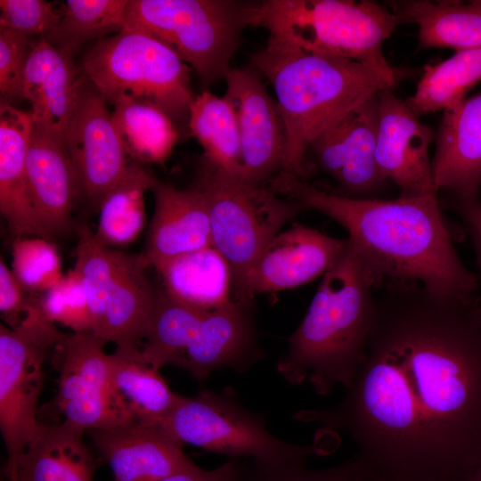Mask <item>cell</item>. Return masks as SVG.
<instances>
[{"label":"cell","mask_w":481,"mask_h":481,"mask_svg":"<svg viewBox=\"0 0 481 481\" xmlns=\"http://www.w3.org/2000/svg\"><path fill=\"white\" fill-rule=\"evenodd\" d=\"M195 187L207 204L213 247L231 266L235 300L246 303L252 266L267 243L304 208L269 186L248 183L205 159Z\"/></svg>","instance_id":"obj_6"},{"label":"cell","mask_w":481,"mask_h":481,"mask_svg":"<svg viewBox=\"0 0 481 481\" xmlns=\"http://www.w3.org/2000/svg\"><path fill=\"white\" fill-rule=\"evenodd\" d=\"M12 256V272L28 294L41 295L63 277L61 257L50 240L13 239Z\"/></svg>","instance_id":"obj_35"},{"label":"cell","mask_w":481,"mask_h":481,"mask_svg":"<svg viewBox=\"0 0 481 481\" xmlns=\"http://www.w3.org/2000/svg\"><path fill=\"white\" fill-rule=\"evenodd\" d=\"M26 168L31 204L44 230L52 239L69 232L80 187L67 147L33 125Z\"/></svg>","instance_id":"obj_22"},{"label":"cell","mask_w":481,"mask_h":481,"mask_svg":"<svg viewBox=\"0 0 481 481\" xmlns=\"http://www.w3.org/2000/svg\"><path fill=\"white\" fill-rule=\"evenodd\" d=\"M33 121L29 112L0 104V210L13 239L37 236L52 240L31 204L26 159Z\"/></svg>","instance_id":"obj_24"},{"label":"cell","mask_w":481,"mask_h":481,"mask_svg":"<svg viewBox=\"0 0 481 481\" xmlns=\"http://www.w3.org/2000/svg\"><path fill=\"white\" fill-rule=\"evenodd\" d=\"M306 459V456H295L253 461L250 481H368L355 457L322 470L307 469Z\"/></svg>","instance_id":"obj_37"},{"label":"cell","mask_w":481,"mask_h":481,"mask_svg":"<svg viewBox=\"0 0 481 481\" xmlns=\"http://www.w3.org/2000/svg\"><path fill=\"white\" fill-rule=\"evenodd\" d=\"M242 468L238 459H231L220 467L205 470L198 467L154 481H240Z\"/></svg>","instance_id":"obj_42"},{"label":"cell","mask_w":481,"mask_h":481,"mask_svg":"<svg viewBox=\"0 0 481 481\" xmlns=\"http://www.w3.org/2000/svg\"><path fill=\"white\" fill-rule=\"evenodd\" d=\"M156 271L162 289L191 306L212 311L235 300L231 266L213 246L175 257Z\"/></svg>","instance_id":"obj_28"},{"label":"cell","mask_w":481,"mask_h":481,"mask_svg":"<svg viewBox=\"0 0 481 481\" xmlns=\"http://www.w3.org/2000/svg\"><path fill=\"white\" fill-rule=\"evenodd\" d=\"M250 7L232 0H128L125 27L165 42L208 86L232 69Z\"/></svg>","instance_id":"obj_8"},{"label":"cell","mask_w":481,"mask_h":481,"mask_svg":"<svg viewBox=\"0 0 481 481\" xmlns=\"http://www.w3.org/2000/svg\"><path fill=\"white\" fill-rule=\"evenodd\" d=\"M338 262L322 276L307 313L289 338L277 365L289 383L307 380L315 393L347 389L363 360L376 314L379 282L347 239Z\"/></svg>","instance_id":"obj_3"},{"label":"cell","mask_w":481,"mask_h":481,"mask_svg":"<svg viewBox=\"0 0 481 481\" xmlns=\"http://www.w3.org/2000/svg\"><path fill=\"white\" fill-rule=\"evenodd\" d=\"M107 103L102 93L82 75L65 137L80 196L99 209L134 160L120 138Z\"/></svg>","instance_id":"obj_11"},{"label":"cell","mask_w":481,"mask_h":481,"mask_svg":"<svg viewBox=\"0 0 481 481\" xmlns=\"http://www.w3.org/2000/svg\"><path fill=\"white\" fill-rule=\"evenodd\" d=\"M188 117L191 133L203 148L204 159L240 178V131L231 101L225 95L203 91L193 98Z\"/></svg>","instance_id":"obj_30"},{"label":"cell","mask_w":481,"mask_h":481,"mask_svg":"<svg viewBox=\"0 0 481 481\" xmlns=\"http://www.w3.org/2000/svg\"><path fill=\"white\" fill-rule=\"evenodd\" d=\"M73 54L40 38L29 55L23 77L22 95L31 105L34 126L64 146L81 78Z\"/></svg>","instance_id":"obj_19"},{"label":"cell","mask_w":481,"mask_h":481,"mask_svg":"<svg viewBox=\"0 0 481 481\" xmlns=\"http://www.w3.org/2000/svg\"><path fill=\"white\" fill-rule=\"evenodd\" d=\"M183 445L253 461L324 454L316 444L298 445L270 433L261 415L248 411L232 388L218 393L203 390L195 396L180 395L160 424Z\"/></svg>","instance_id":"obj_9"},{"label":"cell","mask_w":481,"mask_h":481,"mask_svg":"<svg viewBox=\"0 0 481 481\" xmlns=\"http://www.w3.org/2000/svg\"><path fill=\"white\" fill-rule=\"evenodd\" d=\"M381 288L344 398L294 417L346 433L368 481H460L481 462L477 301L416 282Z\"/></svg>","instance_id":"obj_1"},{"label":"cell","mask_w":481,"mask_h":481,"mask_svg":"<svg viewBox=\"0 0 481 481\" xmlns=\"http://www.w3.org/2000/svg\"><path fill=\"white\" fill-rule=\"evenodd\" d=\"M9 481H23V480H20V479H12V480H9Z\"/></svg>","instance_id":"obj_44"},{"label":"cell","mask_w":481,"mask_h":481,"mask_svg":"<svg viewBox=\"0 0 481 481\" xmlns=\"http://www.w3.org/2000/svg\"><path fill=\"white\" fill-rule=\"evenodd\" d=\"M128 0H67L60 20L44 37L51 45L75 53L85 42L125 28Z\"/></svg>","instance_id":"obj_33"},{"label":"cell","mask_w":481,"mask_h":481,"mask_svg":"<svg viewBox=\"0 0 481 481\" xmlns=\"http://www.w3.org/2000/svg\"><path fill=\"white\" fill-rule=\"evenodd\" d=\"M158 182L150 171L132 160L100 207L99 224L94 232L97 240L110 248L135 240L145 224L144 194Z\"/></svg>","instance_id":"obj_31"},{"label":"cell","mask_w":481,"mask_h":481,"mask_svg":"<svg viewBox=\"0 0 481 481\" xmlns=\"http://www.w3.org/2000/svg\"><path fill=\"white\" fill-rule=\"evenodd\" d=\"M60 13L45 0H1L0 28L44 38L58 24Z\"/></svg>","instance_id":"obj_39"},{"label":"cell","mask_w":481,"mask_h":481,"mask_svg":"<svg viewBox=\"0 0 481 481\" xmlns=\"http://www.w3.org/2000/svg\"><path fill=\"white\" fill-rule=\"evenodd\" d=\"M114 125L132 159L161 163L178 140L172 118L154 103L120 94L110 102Z\"/></svg>","instance_id":"obj_29"},{"label":"cell","mask_w":481,"mask_h":481,"mask_svg":"<svg viewBox=\"0 0 481 481\" xmlns=\"http://www.w3.org/2000/svg\"><path fill=\"white\" fill-rule=\"evenodd\" d=\"M224 80V95L234 107L239 125L240 179L263 185L281 172L286 148V131L277 102L252 69L232 68Z\"/></svg>","instance_id":"obj_14"},{"label":"cell","mask_w":481,"mask_h":481,"mask_svg":"<svg viewBox=\"0 0 481 481\" xmlns=\"http://www.w3.org/2000/svg\"><path fill=\"white\" fill-rule=\"evenodd\" d=\"M446 208L453 211L462 222L474 249L478 270L479 288L481 286V200L478 193L455 194L444 192L443 198ZM476 312L481 323V298H478Z\"/></svg>","instance_id":"obj_40"},{"label":"cell","mask_w":481,"mask_h":481,"mask_svg":"<svg viewBox=\"0 0 481 481\" xmlns=\"http://www.w3.org/2000/svg\"><path fill=\"white\" fill-rule=\"evenodd\" d=\"M179 397L140 348L117 347L110 355L108 404L111 428L161 424Z\"/></svg>","instance_id":"obj_21"},{"label":"cell","mask_w":481,"mask_h":481,"mask_svg":"<svg viewBox=\"0 0 481 481\" xmlns=\"http://www.w3.org/2000/svg\"><path fill=\"white\" fill-rule=\"evenodd\" d=\"M401 24L392 11L366 0H265L249 12V26L266 29L269 39L357 61L392 87L396 73L382 45Z\"/></svg>","instance_id":"obj_5"},{"label":"cell","mask_w":481,"mask_h":481,"mask_svg":"<svg viewBox=\"0 0 481 481\" xmlns=\"http://www.w3.org/2000/svg\"><path fill=\"white\" fill-rule=\"evenodd\" d=\"M87 432L115 481H154L196 466L160 424Z\"/></svg>","instance_id":"obj_17"},{"label":"cell","mask_w":481,"mask_h":481,"mask_svg":"<svg viewBox=\"0 0 481 481\" xmlns=\"http://www.w3.org/2000/svg\"><path fill=\"white\" fill-rule=\"evenodd\" d=\"M431 161L436 192L476 194L481 186V93L444 110Z\"/></svg>","instance_id":"obj_23"},{"label":"cell","mask_w":481,"mask_h":481,"mask_svg":"<svg viewBox=\"0 0 481 481\" xmlns=\"http://www.w3.org/2000/svg\"><path fill=\"white\" fill-rule=\"evenodd\" d=\"M77 273L87 296L93 327L99 322L115 274L118 251L102 245L87 228L79 233L75 249Z\"/></svg>","instance_id":"obj_34"},{"label":"cell","mask_w":481,"mask_h":481,"mask_svg":"<svg viewBox=\"0 0 481 481\" xmlns=\"http://www.w3.org/2000/svg\"><path fill=\"white\" fill-rule=\"evenodd\" d=\"M269 186L344 227L376 276L379 288L393 281L416 282L444 297L477 300V275L459 257L437 195L348 198L283 172L273 177Z\"/></svg>","instance_id":"obj_2"},{"label":"cell","mask_w":481,"mask_h":481,"mask_svg":"<svg viewBox=\"0 0 481 481\" xmlns=\"http://www.w3.org/2000/svg\"><path fill=\"white\" fill-rule=\"evenodd\" d=\"M347 243V239H337L299 224L281 231L267 243L249 273V296L296 288L323 276Z\"/></svg>","instance_id":"obj_16"},{"label":"cell","mask_w":481,"mask_h":481,"mask_svg":"<svg viewBox=\"0 0 481 481\" xmlns=\"http://www.w3.org/2000/svg\"><path fill=\"white\" fill-rule=\"evenodd\" d=\"M435 138L434 131L392 88L379 93L376 162L382 175L399 187V196L437 195L428 155Z\"/></svg>","instance_id":"obj_15"},{"label":"cell","mask_w":481,"mask_h":481,"mask_svg":"<svg viewBox=\"0 0 481 481\" xmlns=\"http://www.w3.org/2000/svg\"><path fill=\"white\" fill-rule=\"evenodd\" d=\"M246 303H231L205 314L173 365L199 380L215 370H248L262 359Z\"/></svg>","instance_id":"obj_18"},{"label":"cell","mask_w":481,"mask_h":481,"mask_svg":"<svg viewBox=\"0 0 481 481\" xmlns=\"http://www.w3.org/2000/svg\"><path fill=\"white\" fill-rule=\"evenodd\" d=\"M39 304L47 318L55 324L66 326L73 332L92 330L87 296L73 269L53 287L39 295Z\"/></svg>","instance_id":"obj_36"},{"label":"cell","mask_w":481,"mask_h":481,"mask_svg":"<svg viewBox=\"0 0 481 481\" xmlns=\"http://www.w3.org/2000/svg\"><path fill=\"white\" fill-rule=\"evenodd\" d=\"M155 199L142 254L155 270L167 261L212 247L208 211L196 188L180 190L158 182L151 189Z\"/></svg>","instance_id":"obj_20"},{"label":"cell","mask_w":481,"mask_h":481,"mask_svg":"<svg viewBox=\"0 0 481 481\" xmlns=\"http://www.w3.org/2000/svg\"><path fill=\"white\" fill-rule=\"evenodd\" d=\"M460 481H481V462Z\"/></svg>","instance_id":"obj_43"},{"label":"cell","mask_w":481,"mask_h":481,"mask_svg":"<svg viewBox=\"0 0 481 481\" xmlns=\"http://www.w3.org/2000/svg\"><path fill=\"white\" fill-rule=\"evenodd\" d=\"M81 69L108 103L127 94L180 118L188 116L194 98L192 69L171 46L138 29L125 27L98 40L84 55Z\"/></svg>","instance_id":"obj_7"},{"label":"cell","mask_w":481,"mask_h":481,"mask_svg":"<svg viewBox=\"0 0 481 481\" xmlns=\"http://www.w3.org/2000/svg\"><path fill=\"white\" fill-rule=\"evenodd\" d=\"M32 302L1 256L0 314L4 325L16 329L27 315Z\"/></svg>","instance_id":"obj_41"},{"label":"cell","mask_w":481,"mask_h":481,"mask_svg":"<svg viewBox=\"0 0 481 481\" xmlns=\"http://www.w3.org/2000/svg\"><path fill=\"white\" fill-rule=\"evenodd\" d=\"M85 432L64 423L45 424L9 474V480L93 481L95 461Z\"/></svg>","instance_id":"obj_26"},{"label":"cell","mask_w":481,"mask_h":481,"mask_svg":"<svg viewBox=\"0 0 481 481\" xmlns=\"http://www.w3.org/2000/svg\"><path fill=\"white\" fill-rule=\"evenodd\" d=\"M251 69L272 86L286 131L281 172L303 179L313 141L345 113L381 90L393 88L366 66L306 52L268 38L252 54Z\"/></svg>","instance_id":"obj_4"},{"label":"cell","mask_w":481,"mask_h":481,"mask_svg":"<svg viewBox=\"0 0 481 481\" xmlns=\"http://www.w3.org/2000/svg\"><path fill=\"white\" fill-rule=\"evenodd\" d=\"M106 343L91 331H82L64 333L53 346V363L59 371L54 397L61 418L59 422L84 432L112 428Z\"/></svg>","instance_id":"obj_12"},{"label":"cell","mask_w":481,"mask_h":481,"mask_svg":"<svg viewBox=\"0 0 481 481\" xmlns=\"http://www.w3.org/2000/svg\"><path fill=\"white\" fill-rule=\"evenodd\" d=\"M389 6L402 24L417 25L421 47L481 48V0H401Z\"/></svg>","instance_id":"obj_27"},{"label":"cell","mask_w":481,"mask_h":481,"mask_svg":"<svg viewBox=\"0 0 481 481\" xmlns=\"http://www.w3.org/2000/svg\"><path fill=\"white\" fill-rule=\"evenodd\" d=\"M378 128L379 93L338 118L309 147L348 198L368 199L387 181L376 162Z\"/></svg>","instance_id":"obj_13"},{"label":"cell","mask_w":481,"mask_h":481,"mask_svg":"<svg viewBox=\"0 0 481 481\" xmlns=\"http://www.w3.org/2000/svg\"><path fill=\"white\" fill-rule=\"evenodd\" d=\"M481 80V48L456 52L424 67L414 94L406 101L418 117L453 108Z\"/></svg>","instance_id":"obj_32"},{"label":"cell","mask_w":481,"mask_h":481,"mask_svg":"<svg viewBox=\"0 0 481 481\" xmlns=\"http://www.w3.org/2000/svg\"><path fill=\"white\" fill-rule=\"evenodd\" d=\"M150 266L142 253L118 251L105 308L92 333L117 347H141L156 293L146 273Z\"/></svg>","instance_id":"obj_25"},{"label":"cell","mask_w":481,"mask_h":481,"mask_svg":"<svg viewBox=\"0 0 481 481\" xmlns=\"http://www.w3.org/2000/svg\"><path fill=\"white\" fill-rule=\"evenodd\" d=\"M63 335L42 313L29 315L14 330L0 325V429L8 452L6 475L40 428L44 360Z\"/></svg>","instance_id":"obj_10"},{"label":"cell","mask_w":481,"mask_h":481,"mask_svg":"<svg viewBox=\"0 0 481 481\" xmlns=\"http://www.w3.org/2000/svg\"><path fill=\"white\" fill-rule=\"evenodd\" d=\"M37 40L14 30L0 28L1 102L23 99V77L29 55Z\"/></svg>","instance_id":"obj_38"}]
</instances>
